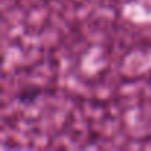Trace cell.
<instances>
[{
	"mask_svg": "<svg viewBox=\"0 0 151 151\" xmlns=\"http://www.w3.org/2000/svg\"><path fill=\"white\" fill-rule=\"evenodd\" d=\"M42 95V89L37 86H25L18 92V101L21 104H31Z\"/></svg>",
	"mask_w": 151,
	"mask_h": 151,
	"instance_id": "1",
	"label": "cell"
}]
</instances>
